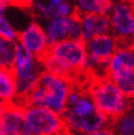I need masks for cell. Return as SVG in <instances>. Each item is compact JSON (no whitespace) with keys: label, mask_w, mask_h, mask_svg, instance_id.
<instances>
[{"label":"cell","mask_w":134,"mask_h":135,"mask_svg":"<svg viewBox=\"0 0 134 135\" xmlns=\"http://www.w3.org/2000/svg\"><path fill=\"white\" fill-rule=\"evenodd\" d=\"M78 18L82 38L85 42L96 36L110 33V22L108 16H83Z\"/></svg>","instance_id":"5bb4252c"},{"label":"cell","mask_w":134,"mask_h":135,"mask_svg":"<svg viewBox=\"0 0 134 135\" xmlns=\"http://www.w3.org/2000/svg\"><path fill=\"white\" fill-rule=\"evenodd\" d=\"M86 89L97 110L110 122L131 109L132 102L108 77L89 78Z\"/></svg>","instance_id":"277c9868"},{"label":"cell","mask_w":134,"mask_h":135,"mask_svg":"<svg viewBox=\"0 0 134 135\" xmlns=\"http://www.w3.org/2000/svg\"><path fill=\"white\" fill-rule=\"evenodd\" d=\"M109 127L114 135H134V111L132 108L112 120Z\"/></svg>","instance_id":"e0dca14e"},{"label":"cell","mask_w":134,"mask_h":135,"mask_svg":"<svg viewBox=\"0 0 134 135\" xmlns=\"http://www.w3.org/2000/svg\"><path fill=\"white\" fill-rule=\"evenodd\" d=\"M131 108H132V109H133V111H134V101L132 102V107H131Z\"/></svg>","instance_id":"603a6c76"},{"label":"cell","mask_w":134,"mask_h":135,"mask_svg":"<svg viewBox=\"0 0 134 135\" xmlns=\"http://www.w3.org/2000/svg\"><path fill=\"white\" fill-rule=\"evenodd\" d=\"M73 1H75V0H73Z\"/></svg>","instance_id":"d4e9b609"},{"label":"cell","mask_w":134,"mask_h":135,"mask_svg":"<svg viewBox=\"0 0 134 135\" xmlns=\"http://www.w3.org/2000/svg\"><path fill=\"white\" fill-rule=\"evenodd\" d=\"M109 1H111V2H116V1H118V0H109Z\"/></svg>","instance_id":"cb8c5ba5"},{"label":"cell","mask_w":134,"mask_h":135,"mask_svg":"<svg viewBox=\"0 0 134 135\" xmlns=\"http://www.w3.org/2000/svg\"><path fill=\"white\" fill-rule=\"evenodd\" d=\"M43 28L51 45L68 38H82L79 18L77 16L51 19L44 22Z\"/></svg>","instance_id":"30bf717a"},{"label":"cell","mask_w":134,"mask_h":135,"mask_svg":"<svg viewBox=\"0 0 134 135\" xmlns=\"http://www.w3.org/2000/svg\"><path fill=\"white\" fill-rule=\"evenodd\" d=\"M17 50V41H11L0 36V68L11 69Z\"/></svg>","instance_id":"ac0fdd59"},{"label":"cell","mask_w":134,"mask_h":135,"mask_svg":"<svg viewBox=\"0 0 134 135\" xmlns=\"http://www.w3.org/2000/svg\"><path fill=\"white\" fill-rule=\"evenodd\" d=\"M11 70L17 81L18 103L24 105L25 99L37 86L40 77L44 71L42 62L18 45Z\"/></svg>","instance_id":"5b68a950"},{"label":"cell","mask_w":134,"mask_h":135,"mask_svg":"<svg viewBox=\"0 0 134 135\" xmlns=\"http://www.w3.org/2000/svg\"><path fill=\"white\" fill-rule=\"evenodd\" d=\"M31 135H64L68 132L63 114L40 105H24Z\"/></svg>","instance_id":"52a82bcc"},{"label":"cell","mask_w":134,"mask_h":135,"mask_svg":"<svg viewBox=\"0 0 134 135\" xmlns=\"http://www.w3.org/2000/svg\"><path fill=\"white\" fill-rule=\"evenodd\" d=\"M121 92L128 98L131 102L134 101V69L122 74L116 78L112 79Z\"/></svg>","instance_id":"d6986e66"},{"label":"cell","mask_w":134,"mask_h":135,"mask_svg":"<svg viewBox=\"0 0 134 135\" xmlns=\"http://www.w3.org/2000/svg\"><path fill=\"white\" fill-rule=\"evenodd\" d=\"M120 43L111 33L96 36L86 41L87 75L89 78L107 77V66Z\"/></svg>","instance_id":"8992f818"},{"label":"cell","mask_w":134,"mask_h":135,"mask_svg":"<svg viewBox=\"0 0 134 135\" xmlns=\"http://www.w3.org/2000/svg\"><path fill=\"white\" fill-rule=\"evenodd\" d=\"M34 1L35 0H11V3L21 9H31Z\"/></svg>","instance_id":"ffe728a7"},{"label":"cell","mask_w":134,"mask_h":135,"mask_svg":"<svg viewBox=\"0 0 134 135\" xmlns=\"http://www.w3.org/2000/svg\"><path fill=\"white\" fill-rule=\"evenodd\" d=\"M41 62L45 71L77 81L87 74L86 42L83 38H68L52 44Z\"/></svg>","instance_id":"6da1fadb"},{"label":"cell","mask_w":134,"mask_h":135,"mask_svg":"<svg viewBox=\"0 0 134 135\" xmlns=\"http://www.w3.org/2000/svg\"><path fill=\"white\" fill-rule=\"evenodd\" d=\"M6 107H7V104L3 102L2 100H0V118H1V115L3 114V112L6 110Z\"/></svg>","instance_id":"7402d4cb"},{"label":"cell","mask_w":134,"mask_h":135,"mask_svg":"<svg viewBox=\"0 0 134 135\" xmlns=\"http://www.w3.org/2000/svg\"><path fill=\"white\" fill-rule=\"evenodd\" d=\"M0 100L6 104L18 102L16 77L9 68H0Z\"/></svg>","instance_id":"2e32d148"},{"label":"cell","mask_w":134,"mask_h":135,"mask_svg":"<svg viewBox=\"0 0 134 135\" xmlns=\"http://www.w3.org/2000/svg\"><path fill=\"white\" fill-rule=\"evenodd\" d=\"M17 43L24 51L39 59H42L46 55L51 46L43 24L39 21H30L22 29H20Z\"/></svg>","instance_id":"9c48e42d"},{"label":"cell","mask_w":134,"mask_h":135,"mask_svg":"<svg viewBox=\"0 0 134 135\" xmlns=\"http://www.w3.org/2000/svg\"><path fill=\"white\" fill-rule=\"evenodd\" d=\"M77 17L83 16H108L112 3L109 0H75Z\"/></svg>","instance_id":"9a60e30c"},{"label":"cell","mask_w":134,"mask_h":135,"mask_svg":"<svg viewBox=\"0 0 134 135\" xmlns=\"http://www.w3.org/2000/svg\"><path fill=\"white\" fill-rule=\"evenodd\" d=\"M0 135H31L23 104L18 102L7 104L0 118Z\"/></svg>","instance_id":"8fae6325"},{"label":"cell","mask_w":134,"mask_h":135,"mask_svg":"<svg viewBox=\"0 0 134 135\" xmlns=\"http://www.w3.org/2000/svg\"><path fill=\"white\" fill-rule=\"evenodd\" d=\"M134 69V44H120L107 66V77L113 79Z\"/></svg>","instance_id":"4fadbf2b"},{"label":"cell","mask_w":134,"mask_h":135,"mask_svg":"<svg viewBox=\"0 0 134 135\" xmlns=\"http://www.w3.org/2000/svg\"><path fill=\"white\" fill-rule=\"evenodd\" d=\"M63 118L67 131L71 134L88 133L110 126V121L97 110L86 87L77 83L68 97Z\"/></svg>","instance_id":"7a4b0ae2"},{"label":"cell","mask_w":134,"mask_h":135,"mask_svg":"<svg viewBox=\"0 0 134 135\" xmlns=\"http://www.w3.org/2000/svg\"><path fill=\"white\" fill-rule=\"evenodd\" d=\"M31 10L43 22L51 19L76 16L73 0H35Z\"/></svg>","instance_id":"7c38bea8"},{"label":"cell","mask_w":134,"mask_h":135,"mask_svg":"<svg viewBox=\"0 0 134 135\" xmlns=\"http://www.w3.org/2000/svg\"><path fill=\"white\" fill-rule=\"evenodd\" d=\"M110 33L120 44H134V0H118L108 13Z\"/></svg>","instance_id":"ba28073f"},{"label":"cell","mask_w":134,"mask_h":135,"mask_svg":"<svg viewBox=\"0 0 134 135\" xmlns=\"http://www.w3.org/2000/svg\"><path fill=\"white\" fill-rule=\"evenodd\" d=\"M73 135H114L111 131L110 127H104V129L93 131V132H88V133H78V134H73Z\"/></svg>","instance_id":"44dd1931"},{"label":"cell","mask_w":134,"mask_h":135,"mask_svg":"<svg viewBox=\"0 0 134 135\" xmlns=\"http://www.w3.org/2000/svg\"><path fill=\"white\" fill-rule=\"evenodd\" d=\"M75 85L76 81L70 78L44 70L37 86L25 99L24 105H40L64 114Z\"/></svg>","instance_id":"3957f363"}]
</instances>
